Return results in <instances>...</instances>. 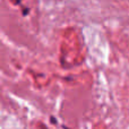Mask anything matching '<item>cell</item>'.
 I'll return each instance as SVG.
<instances>
[{
  "mask_svg": "<svg viewBox=\"0 0 129 129\" xmlns=\"http://www.w3.org/2000/svg\"><path fill=\"white\" fill-rule=\"evenodd\" d=\"M43 129H47V128H45V127H43Z\"/></svg>",
  "mask_w": 129,
  "mask_h": 129,
  "instance_id": "7a4b0ae2",
  "label": "cell"
},
{
  "mask_svg": "<svg viewBox=\"0 0 129 129\" xmlns=\"http://www.w3.org/2000/svg\"><path fill=\"white\" fill-rule=\"evenodd\" d=\"M63 129H69V128H67V127H64V126H63Z\"/></svg>",
  "mask_w": 129,
  "mask_h": 129,
  "instance_id": "6da1fadb",
  "label": "cell"
}]
</instances>
